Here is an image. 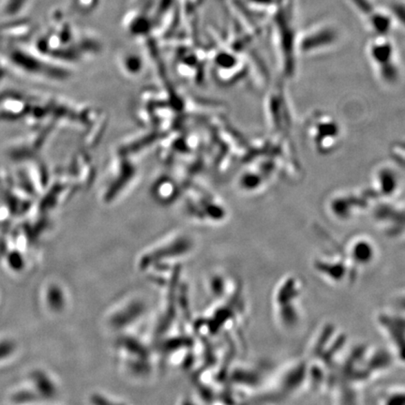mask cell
<instances>
[{
  "mask_svg": "<svg viewBox=\"0 0 405 405\" xmlns=\"http://www.w3.org/2000/svg\"><path fill=\"white\" fill-rule=\"evenodd\" d=\"M30 378L32 381L34 391L39 397H50L52 395L54 388L46 373L41 371H34L31 373Z\"/></svg>",
  "mask_w": 405,
  "mask_h": 405,
  "instance_id": "1",
  "label": "cell"
},
{
  "mask_svg": "<svg viewBox=\"0 0 405 405\" xmlns=\"http://www.w3.org/2000/svg\"><path fill=\"white\" fill-rule=\"evenodd\" d=\"M14 401L17 402V404H28V402H32L35 401V399H38V395L36 394L35 391H20L17 392V394H14V397H12Z\"/></svg>",
  "mask_w": 405,
  "mask_h": 405,
  "instance_id": "2",
  "label": "cell"
},
{
  "mask_svg": "<svg viewBox=\"0 0 405 405\" xmlns=\"http://www.w3.org/2000/svg\"><path fill=\"white\" fill-rule=\"evenodd\" d=\"M14 342L10 341V340L0 341V360L9 357L10 355L14 354Z\"/></svg>",
  "mask_w": 405,
  "mask_h": 405,
  "instance_id": "3",
  "label": "cell"
},
{
  "mask_svg": "<svg viewBox=\"0 0 405 405\" xmlns=\"http://www.w3.org/2000/svg\"><path fill=\"white\" fill-rule=\"evenodd\" d=\"M59 297V291L58 288L52 287L48 291V302L51 309H59V302L58 298Z\"/></svg>",
  "mask_w": 405,
  "mask_h": 405,
  "instance_id": "4",
  "label": "cell"
}]
</instances>
